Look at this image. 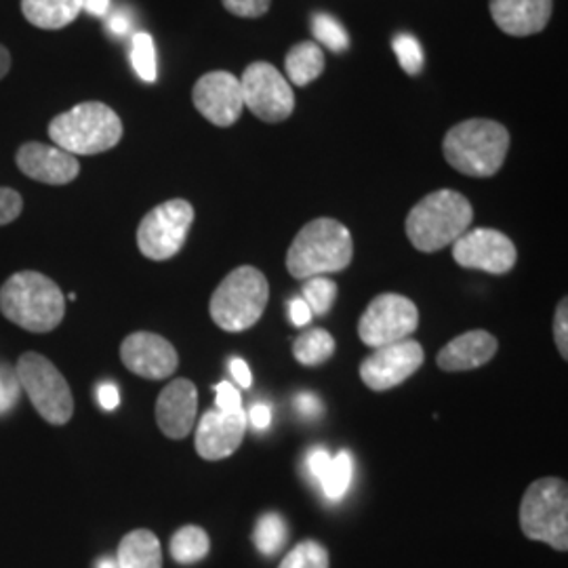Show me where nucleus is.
Masks as SVG:
<instances>
[{
  "instance_id": "nucleus-1",
  "label": "nucleus",
  "mask_w": 568,
  "mask_h": 568,
  "mask_svg": "<svg viewBox=\"0 0 568 568\" xmlns=\"http://www.w3.org/2000/svg\"><path fill=\"white\" fill-rule=\"evenodd\" d=\"M0 312L30 333H51L65 316V297L49 276L23 270L0 286Z\"/></svg>"
},
{
  "instance_id": "nucleus-2",
  "label": "nucleus",
  "mask_w": 568,
  "mask_h": 568,
  "mask_svg": "<svg viewBox=\"0 0 568 568\" xmlns=\"http://www.w3.org/2000/svg\"><path fill=\"white\" fill-rule=\"evenodd\" d=\"M354 243L342 222L321 217L302 227L286 253V270L293 278L307 281L342 272L352 264Z\"/></svg>"
},
{
  "instance_id": "nucleus-3",
  "label": "nucleus",
  "mask_w": 568,
  "mask_h": 568,
  "mask_svg": "<svg viewBox=\"0 0 568 568\" xmlns=\"http://www.w3.org/2000/svg\"><path fill=\"white\" fill-rule=\"evenodd\" d=\"M508 150V129L487 119L455 124L443 143L447 163L469 178H493L506 163Z\"/></svg>"
},
{
  "instance_id": "nucleus-4",
  "label": "nucleus",
  "mask_w": 568,
  "mask_h": 568,
  "mask_svg": "<svg viewBox=\"0 0 568 568\" xmlns=\"http://www.w3.org/2000/svg\"><path fill=\"white\" fill-rule=\"evenodd\" d=\"M474 222V209L455 190L432 192L415 204L406 217V236L417 251L436 253L466 234Z\"/></svg>"
},
{
  "instance_id": "nucleus-5",
  "label": "nucleus",
  "mask_w": 568,
  "mask_h": 568,
  "mask_svg": "<svg viewBox=\"0 0 568 568\" xmlns=\"http://www.w3.org/2000/svg\"><path fill=\"white\" fill-rule=\"evenodd\" d=\"M49 135L51 142L72 156H93L119 145L122 121L110 105L84 102L49 122Z\"/></svg>"
},
{
  "instance_id": "nucleus-6",
  "label": "nucleus",
  "mask_w": 568,
  "mask_h": 568,
  "mask_svg": "<svg viewBox=\"0 0 568 568\" xmlns=\"http://www.w3.org/2000/svg\"><path fill=\"white\" fill-rule=\"evenodd\" d=\"M270 300V284L264 274L243 265L232 270L211 297V318L227 333H241L264 316Z\"/></svg>"
},
{
  "instance_id": "nucleus-7",
  "label": "nucleus",
  "mask_w": 568,
  "mask_h": 568,
  "mask_svg": "<svg viewBox=\"0 0 568 568\" xmlns=\"http://www.w3.org/2000/svg\"><path fill=\"white\" fill-rule=\"evenodd\" d=\"M520 528L532 541L568 549V487L560 478H541L527 488L520 504Z\"/></svg>"
},
{
  "instance_id": "nucleus-8",
  "label": "nucleus",
  "mask_w": 568,
  "mask_h": 568,
  "mask_svg": "<svg viewBox=\"0 0 568 568\" xmlns=\"http://www.w3.org/2000/svg\"><path fill=\"white\" fill-rule=\"evenodd\" d=\"M16 375L30 403L51 426H65L74 415V398L60 368L37 352L21 354Z\"/></svg>"
},
{
  "instance_id": "nucleus-9",
  "label": "nucleus",
  "mask_w": 568,
  "mask_h": 568,
  "mask_svg": "<svg viewBox=\"0 0 568 568\" xmlns=\"http://www.w3.org/2000/svg\"><path fill=\"white\" fill-rule=\"evenodd\" d=\"M192 224L194 206L183 199L154 206L138 227V246L143 257L152 262H166L175 257L187 241Z\"/></svg>"
},
{
  "instance_id": "nucleus-10",
  "label": "nucleus",
  "mask_w": 568,
  "mask_h": 568,
  "mask_svg": "<svg viewBox=\"0 0 568 568\" xmlns=\"http://www.w3.org/2000/svg\"><path fill=\"white\" fill-rule=\"evenodd\" d=\"M419 326V312L405 295L384 293L375 297L358 321V335L363 344L377 349L403 342Z\"/></svg>"
},
{
  "instance_id": "nucleus-11",
  "label": "nucleus",
  "mask_w": 568,
  "mask_h": 568,
  "mask_svg": "<svg viewBox=\"0 0 568 568\" xmlns=\"http://www.w3.org/2000/svg\"><path fill=\"white\" fill-rule=\"evenodd\" d=\"M241 81L243 102L257 119L283 122L295 110V93L291 82L265 61H255L244 70Z\"/></svg>"
},
{
  "instance_id": "nucleus-12",
  "label": "nucleus",
  "mask_w": 568,
  "mask_h": 568,
  "mask_svg": "<svg viewBox=\"0 0 568 568\" xmlns=\"http://www.w3.org/2000/svg\"><path fill=\"white\" fill-rule=\"evenodd\" d=\"M516 246L506 234L488 227L467 230L453 243V260L467 270L508 274L516 265Z\"/></svg>"
},
{
  "instance_id": "nucleus-13",
  "label": "nucleus",
  "mask_w": 568,
  "mask_h": 568,
  "mask_svg": "<svg viewBox=\"0 0 568 568\" xmlns=\"http://www.w3.org/2000/svg\"><path fill=\"white\" fill-rule=\"evenodd\" d=\"M424 347L413 339L377 347L361 365V377L375 392H386L405 384L424 365Z\"/></svg>"
},
{
  "instance_id": "nucleus-14",
  "label": "nucleus",
  "mask_w": 568,
  "mask_h": 568,
  "mask_svg": "<svg viewBox=\"0 0 568 568\" xmlns=\"http://www.w3.org/2000/svg\"><path fill=\"white\" fill-rule=\"evenodd\" d=\"M192 100L204 119L217 126H232L243 112L241 81L230 72H209L199 79Z\"/></svg>"
},
{
  "instance_id": "nucleus-15",
  "label": "nucleus",
  "mask_w": 568,
  "mask_h": 568,
  "mask_svg": "<svg viewBox=\"0 0 568 568\" xmlns=\"http://www.w3.org/2000/svg\"><path fill=\"white\" fill-rule=\"evenodd\" d=\"M121 361L131 373L154 382L171 377L180 365V356L169 339L145 331L133 333L122 342Z\"/></svg>"
},
{
  "instance_id": "nucleus-16",
  "label": "nucleus",
  "mask_w": 568,
  "mask_h": 568,
  "mask_svg": "<svg viewBox=\"0 0 568 568\" xmlns=\"http://www.w3.org/2000/svg\"><path fill=\"white\" fill-rule=\"evenodd\" d=\"M16 163L26 178L47 185L72 183L81 173L77 156L47 143H23L16 154Z\"/></svg>"
},
{
  "instance_id": "nucleus-17",
  "label": "nucleus",
  "mask_w": 568,
  "mask_h": 568,
  "mask_svg": "<svg viewBox=\"0 0 568 568\" xmlns=\"http://www.w3.org/2000/svg\"><path fill=\"white\" fill-rule=\"evenodd\" d=\"M246 432V415L222 413L217 408L206 410L196 427V453L204 462H222L234 455L243 445Z\"/></svg>"
},
{
  "instance_id": "nucleus-18",
  "label": "nucleus",
  "mask_w": 568,
  "mask_h": 568,
  "mask_svg": "<svg viewBox=\"0 0 568 568\" xmlns=\"http://www.w3.org/2000/svg\"><path fill=\"white\" fill-rule=\"evenodd\" d=\"M199 389L190 379H173L156 400V424L171 440H183L196 424Z\"/></svg>"
},
{
  "instance_id": "nucleus-19",
  "label": "nucleus",
  "mask_w": 568,
  "mask_h": 568,
  "mask_svg": "<svg viewBox=\"0 0 568 568\" xmlns=\"http://www.w3.org/2000/svg\"><path fill=\"white\" fill-rule=\"evenodd\" d=\"M493 21L509 37L541 32L551 18V0H490Z\"/></svg>"
},
{
  "instance_id": "nucleus-20",
  "label": "nucleus",
  "mask_w": 568,
  "mask_h": 568,
  "mask_svg": "<svg viewBox=\"0 0 568 568\" xmlns=\"http://www.w3.org/2000/svg\"><path fill=\"white\" fill-rule=\"evenodd\" d=\"M497 354V339L487 331H469L450 339L438 354V366L448 373L487 365Z\"/></svg>"
},
{
  "instance_id": "nucleus-21",
  "label": "nucleus",
  "mask_w": 568,
  "mask_h": 568,
  "mask_svg": "<svg viewBox=\"0 0 568 568\" xmlns=\"http://www.w3.org/2000/svg\"><path fill=\"white\" fill-rule=\"evenodd\" d=\"M119 568H163L161 541L152 530L138 528L122 537L119 554Z\"/></svg>"
},
{
  "instance_id": "nucleus-22",
  "label": "nucleus",
  "mask_w": 568,
  "mask_h": 568,
  "mask_svg": "<svg viewBox=\"0 0 568 568\" xmlns=\"http://www.w3.org/2000/svg\"><path fill=\"white\" fill-rule=\"evenodd\" d=\"M82 0H21V13L41 30H61L81 16Z\"/></svg>"
},
{
  "instance_id": "nucleus-23",
  "label": "nucleus",
  "mask_w": 568,
  "mask_h": 568,
  "mask_svg": "<svg viewBox=\"0 0 568 568\" xmlns=\"http://www.w3.org/2000/svg\"><path fill=\"white\" fill-rule=\"evenodd\" d=\"M284 68L288 81L305 87L325 72V53L316 42H300L288 49Z\"/></svg>"
},
{
  "instance_id": "nucleus-24",
  "label": "nucleus",
  "mask_w": 568,
  "mask_h": 568,
  "mask_svg": "<svg viewBox=\"0 0 568 568\" xmlns=\"http://www.w3.org/2000/svg\"><path fill=\"white\" fill-rule=\"evenodd\" d=\"M211 549V539L206 530L194 525L182 527L171 537V556L180 565H196L206 558Z\"/></svg>"
},
{
  "instance_id": "nucleus-25",
  "label": "nucleus",
  "mask_w": 568,
  "mask_h": 568,
  "mask_svg": "<svg viewBox=\"0 0 568 568\" xmlns=\"http://www.w3.org/2000/svg\"><path fill=\"white\" fill-rule=\"evenodd\" d=\"M293 354L302 365H323L335 354V339L325 328H312L295 339Z\"/></svg>"
},
{
  "instance_id": "nucleus-26",
  "label": "nucleus",
  "mask_w": 568,
  "mask_h": 568,
  "mask_svg": "<svg viewBox=\"0 0 568 568\" xmlns=\"http://www.w3.org/2000/svg\"><path fill=\"white\" fill-rule=\"evenodd\" d=\"M286 539H288V527L281 514L267 511L257 520L253 530V544L260 554L276 556L286 546Z\"/></svg>"
},
{
  "instance_id": "nucleus-27",
  "label": "nucleus",
  "mask_w": 568,
  "mask_h": 568,
  "mask_svg": "<svg viewBox=\"0 0 568 568\" xmlns=\"http://www.w3.org/2000/svg\"><path fill=\"white\" fill-rule=\"evenodd\" d=\"M354 480V462L347 450H342L337 457L331 459L325 478L321 480V488L328 501H342Z\"/></svg>"
},
{
  "instance_id": "nucleus-28",
  "label": "nucleus",
  "mask_w": 568,
  "mask_h": 568,
  "mask_svg": "<svg viewBox=\"0 0 568 568\" xmlns=\"http://www.w3.org/2000/svg\"><path fill=\"white\" fill-rule=\"evenodd\" d=\"M131 63L143 82H154L159 77L156 68V47L154 39L145 32H138L131 44Z\"/></svg>"
},
{
  "instance_id": "nucleus-29",
  "label": "nucleus",
  "mask_w": 568,
  "mask_h": 568,
  "mask_svg": "<svg viewBox=\"0 0 568 568\" xmlns=\"http://www.w3.org/2000/svg\"><path fill=\"white\" fill-rule=\"evenodd\" d=\"M337 297V284L333 283L326 276H312L305 281L304 300L312 316H325L331 310V305L335 304Z\"/></svg>"
},
{
  "instance_id": "nucleus-30",
  "label": "nucleus",
  "mask_w": 568,
  "mask_h": 568,
  "mask_svg": "<svg viewBox=\"0 0 568 568\" xmlns=\"http://www.w3.org/2000/svg\"><path fill=\"white\" fill-rule=\"evenodd\" d=\"M312 32H314L316 41L325 44L326 49H331L335 53H342L349 47V37L345 32L344 26L328 13H316L312 18Z\"/></svg>"
},
{
  "instance_id": "nucleus-31",
  "label": "nucleus",
  "mask_w": 568,
  "mask_h": 568,
  "mask_svg": "<svg viewBox=\"0 0 568 568\" xmlns=\"http://www.w3.org/2000/svg\"><path fill=\"white\" fill-rule=\"evenodd\" d=\"M278 568H328V551L318 541H302L286 554Z\"/></svg>"
},
{
  "instance_id": "nucleus-32",
  "label": "nucleus",
  "mask_w": 568,
  "mask_h": 568,
  "mask_svg": "<svg viewBox=\"0 0 568 568\" xmlns=\"http://www.w3.org/2000/svg\"><path fill=\"white\" fill-rule=\"evenodd\" d=\"M392 47H394V53H396V58L400 61L406 74L415 77L424 70V49L413 34H408V32L396 34L394 41H392Z\"/></svg>"
},
{
  "instance_id": "nucleus-33",
  "label": "nucleus",
  "mask_w": 568,
  "mask_h": 568,
  "mask_svg": "<svg viewBox=\"0 0 568 568\" xmlns=\"http://www.w3.org/2000/svg\"><path fill=\"white\" fill-rule=\"evenodd\" d=\"M21 386L16 368L0 365V415L9 413L20 400Z\"/></svg>"
},
{
  "instance_id": "nucleus-34",
  "label": "nucleus",
  "mask_w": 568,
  "mask_h": 568,
  "mask_svg": "<svg viewBox=\"0 0 568 568\" xmlns=\"http://www.w3.org/2000/svg\"><path fill=\"white\" fill-rule=\"evenodd\" d=\"M23 211L21 194L13 187H0V225L13 224Z\"/></svg>"
},
{
  "instance_id": "nucleus-35",
  "label": "nucleus",
  "mask_w": 568,
  "mask_h": 568,
  "mask_svg": "<svg viewBox=\"0 0 568 568\" xmlns=\"http://www.w3.org/2000/svg\"><path fill=\"white\" fill-rule=\"evenodd\" d=\"M225 9L239 18H262L270 9L272 0H222Z\"/></svg>"
},
{
  "instance_id": "nucleus-36",
  "label": "nucleus",
  "mask_w": 568,
  "mask_h": 568,
  "mask_svg": "<svg viewBox=\"0 0 568 568\" xmlns=\"http://www.w3.org/2000/svg\"><path fill=\"white\" fill-rule=\"evenodd\" d=\"M568 304L567 300H562L556 307V316H554V339L556 347L560 352V356L567 361L568 358Z\"/></svg>"
},
{
  "instance_id": "nucleus-37",
  "label": "nucleus",
  "mask_w": 568,
  "mask_h": 568,
  "mask_svg": "<svg viewBox=\"0 0 568 568\" xmlns=\"http://www.w3.org/2000/svg\"><path fill=\"white\" fill-rule=\"evenodd\" d=\"M215 394H217V410L222 413H241L243 410V398L241 392L232 386L230 382H222L215 386Z\"/></svg>"
},
{
  "instance_id": "nucleus-38",
  "label": "nucleus",
  "mask_w": 568,
  "mask_h": 568,
  "mask_svg": "<svg viewBox=\"0 0 568 568\" xmlns=\"http://www.w3.org/2000/svg\"><path fill=\"white\" fill-rule=\"evenodd\" d=\"M331 455L326 448H314L310 455H307V469L312 474V478H316L318 483L325 478L326 469L331 466Z\"/></svg>"
},
{
  "instance_id": "nucleus-39",
  "label": "nucleus",
  "mask_w": 568,
  "mask_h": 568,
  "mask_svg": "<svg viewBox=\"0 0 568 568\" xmlns=\"http://www.w3.org/2000/svg\"><path fill=\"white\" fill-rule=\"evenodd\" d=\"M295 406L300 408V413L305 415V417H318L321 413H323V403H321V398L316 396V394H300L297 398H295Z\"/></svg>"
},
{
  "instance_id": "nucleus-40",
  "label": "nucleus",
  "mask_w": 568,
  "mask_h": 568,
  "mask_svg": "<svg viewBox=\"0 0 568 568\" xmlns=\"http://www.w3.org/2000/svg\"><path fill=\"white\" fill-rule=\"evenodd\" d=\"M230 373H232V377L236 379V384L244 387V389L251 387V384H253L251 368L244 363L243 358H232V361H230Z\"/></svg>"
},
{
  "instance_id": "nucleus-41",
  "label": "nucleus",
  "mask_w": 568,
  "mask_h": 568,
  "mask_svg": "<svg viewBox=\"0 0 568 568\" xmlns=\"http://www.w3.org/2000/svg\"><path fill=\"white\" fill-rule=\"evenodd\" d=\"M291 318H293V325L295 326H305L307 323H312V312H310V307H307L302 297L293 300V304H291Z\"/></svg>"
},
{
  "instance_id": "nucleus-42",
  "label": "nucleus",
  "mask_w": 568,
  "mask_h": 568,
  "mask_svg": "<svg viewBox=\"0 0 568 568\" xmlns=\"http://www.w3.org/2000/svg\"><path fill=\"white\" fill-rule=\"evenodd\" d=\"M100 403H102L105 410H114L119 403H121V394H119V387L112 386V384H103L100 387Z\"/></svg>"
},
{
  "instance_id": "nucleus-43",
  "label": "nucleus",
  "mask_w": 568,
  "mask_h": 568,
  "mask_svg": "<svg viewBox=\"0 0 568 568\" xmlns=\"http://www.w3.org/2000/svg\"><path fill=\"white\" fill-rule=\"evenodd\" d=\"M108 30L112 32V34H116V37H124L129 30H131V20H129V16L126 13H114V16H110V20H108Z\"/></svg>"
},
{
  "instance_id": "nucleus-44",
  "label": "nucleus",
  "mask_w": 568,
  "mask_h": 568,
  "mask_svg": "<svg viewBox=\"0 0 568 568\" xmlns=\"http://www.w3.org/2000/svg\"><path fill=\"white\" fill-rule=\"evenodd\" d=\"M251 424L257 427V429H265V427L270 426V422H272V410H270V406L265 405H255L251 408Z\"/></svg>"
},
{
  "instance_id": "nucleus-45",
  "label": "nucleus",
  "mask_w": 568,
  "mask_h": 568,
  "mask_svg": "<svg viewBox=\"0 0 568 568\" xmlns=\"http://www.w3.org/2000/svg\"><path fill=\"white\" fill-rule=\"evenodd\" d=\"M82 9L93 18H102L110 9V0H82Z\"/></svg>"
},
{
  "instance_id": "nucleus-46",
  "label": "nucleus",
  "mask_w": 568,
  "mask_h": 568,
  "mask_svg": "<svg viewBox=\"0 0 568 568\" xmlns=\"http://www.w3.org/2000/svg\"><path fill=\"white\" fill-rule=\"evenodd\" d=\"M9 70H11V53L7 51V47L0 44V81L9 74Z\"/></svg>"
},
{
  "instance_id": "nucleus-47",
  "label": "nucleus",
  "mask_w": 568,
  "mask_h": 568,
  "mask_svg": "<svg viewBox=\"0 0 568 568\" xmlns=\"http://www.w3.org/2000/svg\"><path fill=\"white\" fill-rule=\"evenodd\" d=\"M95 568H119L114 558H102Z\"/></svg>"
}]
</instances>
